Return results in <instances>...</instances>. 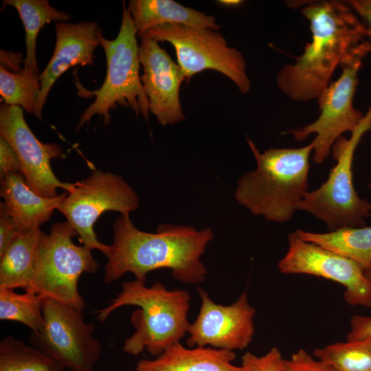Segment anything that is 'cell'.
<instances>
[{"instance_id":"obj_1","label":"cell","mask_w":371,"mask_h":371,"mask_svg":"<svg viewBox=\"0 0 371 371\" xmlns=\"http://www.w3.org/2000/svg\"><path fill=\"white\" fill-rule=\"evenodd\" d=\"M300 12L309 21L311 40L294 63L280 70L277 85L293 100L304 102L317 100L337 67L362 63L371 42L345 1H307Z\"/></svg>"},{"instance_id":"obj_2","label":"cell","mask_w":371,"mask_h":371,"mask_svg":"<svg viewBox=\"0 0 371 371\" xmlns=\"http://www.w3.org/2000/svg\"><path fill=\"white\" fill-rule=\"evenodd\" d=\"M113 240L104 269V282L111 284L126 273L143 283L152 271L169 269L181 282L198 284L207 270L201 261L214 233L209 227L163 224L155 233L138 229L130 216L122 215L113 225Z\"/></svg>"},{"instance_id":"obj_3","label":"cell","mask_w":371,"mask_h":371,"mask_svg":"<svg viewBox=\"0 0 371 371\" xmlns=\"http://www.w3.org/2000/svg\"><path fill=\"white\" fill-rule=\"evenodd\" d=\"M247 141L256 168L238 179L236 200L254 215L280 223L289 221L309 191L312 142L301 148H272L260 153L251 139Z\"/></svg>"},{"instance_id":"obj_4","label":"cell","mask_w":371,"mask_h":371,"mask_svg":"<svg viewBox=\"0 0 371 371\" xmlns=\"http://www.w3.org/2000/svg\"><path fill=\"white\" fill-rule=\"evenodd\" d=\"M145 284L137 280L122 283L120 293L111 304L97 311V319L105 321L123 306H138L131 316L135 332L124 341L123 350L138 355L146 350L157 357L188 333L191 297L185 290H168L159 282L150 287Z\"/></svg>"},{"instance_id":"obj_5","label":"cell","mask_w":371,"mask_h":371,"mask_svg":"<svg viewBox=\"0 0 371 371\" xmlns=\"http://www.w3.org/2000/svg\"><path fill=\"white\" fill-rule=\"evenodd\" d=\"M137 30L131 13L123 2L122 17L117 37L105 38L99 34L100 45L106 59V74L100 89L89 91L78 84L80 97L94 95L95 100L82 113L76 129H79L95 115L102 116L105 124L110 123V110L117 104L131 108L135 113L148 120L149 101L139 76L140 62L137 41Z\"/></svg>"},{"instance_id":"obj_6","label":"cell","mask_w":371,"mask_h":371,"mask_svg":"<svg viewBox=\"0 0 371 371\" xmlns=\"http://www.w3.org/2000/svg\"><path fill=\"white\" fill-rule=\"evenodd\" d=\"M371 128V103L361 123L349 139L341 136L333 146L336 164L318 188L308 191L297 210L305 211L324 222L330 230L343 227L366 226L371 216V203L361 198L353 183L354 154L363 135Z\"/></svg>"},{"instance_id":"obj_7","label":"cell","mask_w":371,"mask_h":371,"mask_svg":"<svg viewBox=\"0 0 371 371\" xmlns=\"http://www.w3.org/2000/svg\"><path fill=\"white\" fill-rule=\"evenodd\" d=\"M76 236L67 221L56 223L49 234L43 233L32 287L27 291L82 313L86 304L78 291L79 278L84 273H96L99 265L91 249L73 243Z\"/></svg>"},{"instance_id":"obj_8","label":"cell","mask_w":371,"mask_h":371,"mask_svg":"<svg viewBox=\"0 0 371 371\" xmlns=\"http://www.w3.org/2000/svg\"><path fill=\"white\" fill-rule=\"evenodd\" d=\"M67 192L58 210L84 246L98 249L107 258L111 247L98 240L93 225L106 211L129 216L139 205L136 192L121 176L95 170L86 179L72 183Z\"/></svg>"},{"instance_id":"obj_9","label":"cell","mask_w":371,"mask_h":371,"mask_svg":"<svg viewBox=\"0 0 371 371\" xmlns=\"http://www.w3.org/2000/svg\"><path fill=\"white\" fill-rule=\"evenodd\" d=\"M144 34L173 46L187 81L201 71L212 69L226 76L241 93L249 91L251 81L244 57L238 49L227 46L218 31L167 23L151 27Z\"/></svg>"},{"instance_id":"obj_10","label":"cell","mask_w":371,"mask_h":371,"mask_svg":"<svg viewBox=\"0 0 371 371\" xmlns=\"http://www.w3.org/2000/svg\"><path fill=\"white\" fill-rule=\"evenodd\" d=\"M43 328L31 333L30 341L69 371H93L102 354L93 337L95 324L87 323L82 313L50 298L41 302Z\"/></svg>"},{"instance_id":"obj_11","label":"cell","mask_w":371,"mask_h":371,"mask_svg":"<svg viewBox=\"0 0 371 371\" xmlns=\"http://www.w3.org/2000/svg\"><path fill=\"white\" fill-rule=\"evenodd\" d=\"M361 65V62H357L341 67L342 73L339 78L330 83L317 98L320 112L314 122L283 133L292 134L298 142L315 134L311 142L313 159L317 164L326 159L333 145L344 133H352L364 118L365 114L353 105Z\"/></svg>"},{"instance_id":"obj_12","label":"cell","mask_w":371,"mask_h":371,"mask_svg":"<svg viewBox=\"0 0 371 371\" xmlns=\"http://www.w3.org/2000/svg\"><path fill=\"white\" fill-rule=\"evenodd\" d=\"M288 249L278 269L285 274H308L341 284L344 297L350 306L371 307V280L356 262L300 238L288 236Z\"/></svg>"},{"instance_id":"obj_13","label":"cell","mask_w":371,"mask_h":371,"mask_svg":"<svg viewBox=\"0 0 371 371\" xmlns=\"http://www.w3.org/2000/svg\"><path fill=\"white\" fill-rule=\"evenodd\" d=\"M0 137L16 153L22 174L36 194L51 198L58 196L57 188L67 192L71 188L72 183L60 181L52 169L51 161L63 156L61 147L55 143L39 141L26 123L21 107L1 104Z\"/></svg>"},{"instance_id":"obj_14","label":"cell","mask_w":371,"mask_h":371,"mask_svg":"<svg viewBox=\"0 0 371 371\" xmlns=\"http://www.w3.org/2000/svg\"><path fill=\"white\" fill-rule=\"evenodd\" d=\"M201 304L199 313L190 324L187 338L189 347H207L227 350H243L254 334L256 310L243 292L231 305L216 304L208 293L198 287Z\"/></svg>"},{"instance_id":"obj_15","label":"cell","mask_w":371,"mask_h":371,"mask_svg":"<svg viewBox=\"0 0 371 371\" xmlns=\"http://www.w3.org/2000/svg\"><path fill=\"white\" fill-rule=\"evenodd\" d=\"M140 38L139 59L144 71L141 81L149 101V111L161 126L185 120L179 90L186 79L181 68L157 41L144 34Z\"/></svg>"},{"instance_id":"obj_16","label":"cell","mask_w":371,"mask_h":371,"mask_svg":"<svg viewBox=\"0 0 371 371\" xmlns=\"http://www.w3.org/2000/svg\"><path fill=\"white\" fill-rule=\"evenodd\" d=\"M55 28L56 38L53 55L40 74L41 92L34 111L38 119H42L43 105L58 78L70 67L92 65L94 51L100 45L102 30L95 22H59Z\"/></svg>"},{"instance_id":"obj_17","label":"cell","mask_w":371,"mask_h":371,"mask_svg":"<svg viewBox=\"0 0 371 371\" xmlns=\"http://www.w3.org/2000/svg\"><path fill=\"white\" fill-rule=\"evenodd\" d=\"M67 191L55 197H44L33 191L23 175L10 173L1 179V196L5 209L19 231L40 228L49 221L54 210L67 195Z\"/></svg>"},{"instance_id":"obj_18","label":"cell","mask_w":371,"mask_h":371,"mask_svg":"<svg viewBox=\"0 0 371 371\" xmlns=\"http://www.w3.org/2000/svg\"><path fill=\"white\" fill-rule=\"evenodd\" d=\"M232 350L211 347L187 348L180 342L168 347L153 359L139 360L136 371H240L232 363Z\"/></svg>"},{"instance_id":"obj_19","label":"cell","mask_w":371,"mask_h":371,"mask_svg":"<svg viewBox=\"0 0 371 371\" xmlns=\"http://www.w3.org/2000/svg\"><path fill=\"white\" fill-rule=\"evenodd\" d=\"M127 8L139 37L151 27L167 23L216 31L220 28L214 16L172 0H131Z\"/></svg>"},{"instance_id":"obj_20","label":"cell","mask_w":371,"mask_h":371,"mask_svg":"<svg viewBox=\"0 0 371 371\" xmlns=\"http://www.w3.org/2000/svg\"><path fill=\"white\" fill-rule=\"evenodd\" d=\"M43 233L40 228L20 231L0 255V287L30 290Z\"/></svg>"},{"instance_id":"obj_21","label":"cell","mask_w":371,"mask_h":371,"mask_svg":"<svg viewBox=\"0 0 371 371\" xmlns=\"http://www.w3.org/2000/svg\"><path fill=\"white\" fill-rule=\"evenodd\" d=\"M295 232L302 240L352 260L365 271L371 267V226L343 227L324 233Z\"/></svg>"},{"instance_id":"obj_22","label":"cell","mask_w":371,"mask_h":371,"mask_svg":"<svg viewBox=\"0 0 371 371\" xmlns=\"http://www.w3.org/2000/svg\"><path fill=\"white\" fill-rule=\"evenodd\" d=\"M3 6H13L19 12L25 32L26 54L23 69L38 74L36 46L39 31L52 21L66 22L70 15L51 6L47 0H5Z\"/></svg>"},{"instance_id":"obj_23","label":"cell","mask_w":371,"mask_h":371,"mask_svg":"<svg viewBox=\"0 0 371 371\" xmlns=\"http://www.w3.org/2000/svg\"><path fill=\"white\" fill-rule=\"evenodd\" d=\"M65 368L39 348L9 335L0 342V371H63Z\"/></svg>"},{"instance_id":"obj_24","label":"cell","mask_w":371,"mask_h":371,"mask_svg":"<svg viewBox=\"0 0 371 371\" xmlns=\"http://www.w3.org/2000/svg\"><path fill=\"white\" fill-rule=\"evenodd\" d=\"M313 355L336 371H371V337L327 345Z\"/></svg>"},{"instance_id":"obj_25","label":"cell","mask_w":371,"mask_h":371,"mask_svg":"<svg viewBox=\"0 0 371 371\" xmlns=\"http://www.w3.org/2000/svg\"><path fill=\"white\" fill-rule=\"evenodd\" d=\"M42 298L32 291L19 294L12 289L0 287V319L20 322L32 333H38L44 325Z\"/></svg>"},{"instance_id":"obj_26","label":"cell","mask_w":371,"mask_h":371,"mask_svg":"<svg viewBox=\"0 0 371 371\" xmlns=\"http://www.w3.org/2000/svg\"><path fill=\"white\" fill-rule=\"evenodd\" d=\"M40 75L24 69L11 72L1 65L0 95L4 104L21 107L28 113H34L40 95Z\"/></svg>"},{"instance_id":"obj_27","label":"cell","mask_w":371,"mask_h":371,"mask_svg":"<svg viewBox=\"0 0 371 371\" xmlns=\"http://www.w3.org/2000/svg\"><path fill=\"white\" fill-rule=\"evenodd\" d=\"M240 371H287L285 359L276 347L271 348L265 355L256 356L247 352L241 357Z\"/></svg>"},{"instance_id":"obj_28","label":"cell","mask_w":371,"mask_h":371,"mask_svg":"<svg viewBox=\"0 0 371 371\" xmlns=\"http://www.w3.org/2000/svg\"><path fill=\"white\" fill-rule=\"evenodd\" d=\"M287 371H336L324 362L315 359L304 349H300L285 359Z\"/></svg>"},{"instance_id":"obj_29","label":"cell","mask_w":371,"mask_h":371,"mask_svg":"<svg viewBox=\"0 0 371 371\" xmlns=\"http://www.w3.org/2000/svg\"><path fill=\"white\" fill-rule=\"evenodd\" d=\"M10 173L22 174L21 164L12 146L0 137V178Z\"/></svg>"},{"instance_id":"obj_30","label":"cell","mask_w":371,"mask_h":371,"mask_svg":"<svg viewBox=\"0 0 371 371\" xmlns=\"http://www.w3.org/2000/svg\"><path fill=\"white\" fill-rule=\"evenodd\" d=\"M20 231L8 213L3 203L0 204V255Z\"/></svg>"},{"instance_id":"obj_31","label":"cell","mask_w":371,"mask_h":371,"mask_svg":"<svg viewBox=\"0 0 371 371\" xmlns=\"http://www.w3.org/2000/svg\"><path fill=\"white\" fill-rule=\"evenodd\" d=\"M371 337V317L356 315L350 319V330L347 341L361 340Z\"/></svg>"},{"instance_id":"obj_32","label":"cell","mask_w":371,"mask_h":371,"mask_svg":"<svg viewBox=\"0 0 371 371\" xmlns=\"http://www.w3.org/2000/svg\"><path fill=\"white\" fill-rule=\"evenodd\" d=\"M363 25L371 42V0L345 1Z\"/></svg>"},{"instance_id":"obj_33","label":"cell","mask_w":371,"mask_h":371,"mask_svg":"<svg viewBox=\"0 0 371 371\" xmlns=\"http://www.w3.org/2000/svg\"><path fill=\"white\" fill-rule=\"evenodd\" d=\"M218 2L227 6H236L240 5L243 1L239 0H222Z\"/></svg>"},{"instance_id":"obj_34","label":"cell","mask_w":371,"mask_h":371,"mask_svg":"<svg viewBox=\"0 0 371 371\" xmlns=\"http://www.w3.org/2000/svg\"><path fill=\"white\" fill-rule=\"evenodd\" d=\"M365 273L367 277L371 280V267Z\"/></svg>"},{"instance_id":"obj_35","label":"cell","mask_w":371,"mask_h":371,"mask_svg":"<svg viewBox=\"0 0 371 371\" xmlns=\"http://www.w3.org/2000/svg\"><path fill=\"white\" fill-rule=\"evenodd\" d=\"M368 188H369L370 189H371V181L368 183Z\"/></svg>"}]
</instances>
